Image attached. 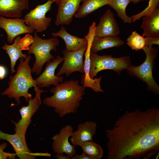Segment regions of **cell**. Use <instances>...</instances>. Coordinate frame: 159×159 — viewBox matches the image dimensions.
<instances>
[{
    "instance_id": "obj_3",
    "label": "cell",
    "mask_w": 159,
    "mask_h": 159,
    "mask_svg": "<svg viewBox=\"0 0 159 159\" xmlns=\"http://www.w3.org/2000/svg\"><path fill=\"white\" fill-rule=\"evenodd\" d=\"M31 59L30 55L26 58H20V62L15 74L11 75L8 84L9 87L1 94L6 95L10 98L15 99L19 105L20 103V97H24L27 102L28 100L32 98V95L29 93L30 88L33 87L36 93V95L41 98V93L47 91L40 90L37 85L32 75V69L29 65Z\"/></svg>"
},
{
    "instance_id": "obj_26",
    "label": "cell",
    "mask_w": 159,
    "mask_h": 159,
    "mask_svg": "<svg viewBox=\"0 0 159 159\" xmlns=\"http://www.w3.org/2000/svg\"><path fill=\"white\" fill-rule=\"evenodd\" d=\"M159 0H149L147 6L141 12L130 16L132 23L135 22L144 16L148 15L159 7Z\"/></svg>"
},
{
    "instance_id": "obj_10",
    "label": "cell",
    "mask_w": 159,
    "mask_h": 159,
    "mask_svg": "<svg viewBox=\"0 0 159 159\" xmlns=\"http://www.w3.org/2000/svg\"><path fill=\"white\" fill-rule=\"evenodd\" d=\"M28 104L19 110L21 119L17 122H12L15 125V133L25 137L27 128L31 123V118L39 109L41 104V98L35 95L33 98L28 100Z\"/></svg>"
},
{
    "instance_id": "obj_2",
    "label": "cell",
    "mask_w": 159,
    "mask_h": 159,
    "mask_svg": "<svg viewBox=\"0 0 159 159\" xmlns=\"http://www.w3.org/2000/svg\"><path fill=\"white\" fill-rule=\"evenodd\" d=\"M52 96L44 99L43 103L53 107L60 117L76 112L85 93V88L78 80L71 79L51 88Z\"/></svg>"
},
{
    "instance_id": "obj_31",
    "label": "cell",
    "mask_w": 159,
    "mask_h": 159,
    "mask_svg": "<svg viewBox=\"0 0 159 159\" xmlns=\"http://www.w3.org/2000/svg\"><path fill=\"white\" fill-rule=\"evenodd\" d=\"M7 73V71L5 67L0 65V79H3L5 77Z\"/></svg>"
},
{
    "instance_id": "obj_6",
    "label": "cell",
    "mask_w": 159,
    "mask_h": 159,
    "mask_svg": "<svg viewBox=\"0 0 159 159\" xmlns=\"http://www.w3.org/2000/svg\"><path fill=\"white\" fill-rule=\"evenodd\" d=\"M90 59L89 74L92 79L102 70H112L119 74L123 70L127 69L131 65L130 57L128 56L116 58L111 55H99L91 51Z\"/></svg>"
},
{
    "instance_id": "obj_4",
    "label": "cell",
    "mask_w": 159,
    "mask_h": 159,
    "mask_svg": "<svg viewBox=\"0 0 159 159\" xmlns=\"http://www.w3.org/2000/svg\"><path fill=\"white\" fill-rule=\"evenodd\" d=\"M59 42L56 37L43 39L38 36L36 31H34V41L27 52L29 54H34L35 57V62L32 69L33 73H35L37 75L40 74L44 64L50 62L54 58L51 52L57 51Z\"/></svg>"
},
{
    "instance_id": "obj_24",
    "label": "cell",
    "mask_w": 159,
    "mask_h": 159,
    "mask_svg": "<svg viewBox=\"0 0 159 159\" xmlns=\"http://www.w3.org/2000/svg\"><path fill=\"white\" fill-rule=\"evenodd\" d=\"M131 0H109V5L117 12L118 16L125 23H132L130 17L126 13V9Z\"/></svg>"
},
{
    "instance_id": "obj_20",
    "label": "cell",
    "mask_w": 159,
    "mask_h": 159,
    "mask_svg": "<svg viewBox=\"0 0 159 159\" xmlns=\"http://www.w3.org/2000/svg\"><path fill=\"white\" fill-rule=\"evenodd\" d=\"M124 44L123 41L117 36L103 37L95 36L92 43L91 51L97 53L104 49L120 47Z\"/></svg>"
},
{
    "instance_id": "obj_9",
    "label": "cell",
    "mask_w": 159,
    "mask_h": 159,
    "mask_svg": "<svg viewBox=\"0 0 159 159\" xmlns=\"http://www.w3.org/2000/svg\"><path fill=\"white\" fill-rule=\"evenodd\" d=\"M4 140L12 146L16 156L20 159H35L37 156L49 157L48 153H33L28 147L25 137L15 133L10 134L5 133L0 129V140Z\"/></svg>"
},
{
    "instance_id": "obj_21",
    "label": "cell",
    "mask_w": 159,
    "mask_h": 159,
    "mask_svg": "<svg viewBox=\"0 0 159 159\" xmlns=\"http://www.w3.org/2000/svg\"><path fill=\"white\" fill-rule=\"evenodd\" d=\"M109 0H82V4L75 14V17L82 18L100 8L108 5Z\"/></svg>"
},
{
    "instance_id": "obj_23",
    "label": "cell",
    "mask_w": 159,
    "mask_h": 159,
    "mask_svg": "<svg viewBox=\"0 0 159 159\" xmlns=\"http://www.w3.org/2000/svg\"><path fill=\"white\" fill-rule=\"evenodd\" d=\"M79 146L91 159H100L103 155V150L101 146L93 140L82 143Z\"/></svg>"
},
{
    "instance_id": "obj_12",
    "label": "cell",
    "mask_w": 159,
    "mask_h": 159,
    "mask_svg": "<svg viewBox=\"0 0 159 159\" xmlns=\"http://www.w3.org/2000/svg\"><path fill=\"white\" fill-rule=\"evenodd\" d=\"M58 6L55 23L56 26L69 24L78 10L82 0H52Z\"/></svg>"
},
{
    "instance_id": "obj_14",
    "label": "cell",
    "mask_w": 159,
    "mask_h": 159,
    "mask_svg": "<svg viewBox=\"0 0 159 159\" xmlns=\"http://www.w3.org/2000/svg\"><path fill=\"white\" fill-rule=\"evenodd\" d=\"M64 60L63 57L57 56L52 61L47 63L45 69L42 74L34 80L36 83L39 88L48 87L52 85L57 86L64 80L62 76L55 75V72L59 65Z\"/></svg>"
},
{
    "instance_id": "obj_32",
    "label": "cell",
    "mask_w": 159,
    "mask_h": 159,
    "mask_svg": "<svg viewBox=\"0 0 159 159\" xmlns=\"http://www.w3.org/2000/svg\"><path fill=\"white\" fill-rule=\"evenodd\" d=\"M55 157L59 159H70L71 158L69 156L66 155H65L64 154V153H60L57 154Z\"/></svg>"
},
{
    "instance_id": "obj_8",
    "label": "cell",
    "mask_w": 159,
    "mask_h": 159,
    "mask_svg": "<svg viewBox=\"0 0 159 159\" xmlns=\"http://www.w3.org/2000/svg\"><path fill=\"white\" fill-rule=\"evenodd\" d=\"M87 45L81 49L74 51H69L66 49L62 51L63 63L57 75L61 76L65 74L67 76L75 72L84 73V62L83 57Z\"/></svg>"
},
{
    "instance_id": "obj_18",
    "label": "cell",
    "mask_w": 159,
    "mask_h": 159,
    "mask_svg": "<svg viewBox=\"0 0 159 159\" xmlns=\"http://www.w3.org/2000/svg\"><path fill=\"white\" fill-rule=\"evenodd\" d=\"M53 37H59L64 41L66 49L69 51L78 50L87 45V42L85 38H80L72 35L67 31L64 26H62L57 32H52Z\"/></svg>"
},
{
    "instance_id": "obj_34",
    "label": "cell",
    "mask_w": 159,
    "mask_h": 159,
    "mask_svg": "<svg viewBox=\"0 0 159 159\" xmlns=\"http://www.w3.org/2000/svg\"><path fill=\"white\" fill-rule=\"evenodd\" d=\"M159 152H158L157 153V155H156L155 158V159H158L159 158Z\"/></svg>"
},
{
    "instance_id": "obj_11",
    "label": "cell",
    "mask_w": 159,
    "mask_h": 159,
    "mask_svg": "<svg viewBox=\"0 0 159 159\" xmlns=\"http://www.w3.org/2000/svg\"><path fill=\"white\" fill-rule=\"evenodd\" d=\"M73 132L72 126L67 125L63 127L59 133L53 137L52 147L54 153L56 154L65 153L71 159L75 155V146L71 144L69 140Z\"/></svg>"
},
{
    "instance_id": "obj_33",
    "label": "cell",
    "mask_w": 159,
    "mask_h": 159,
    "mask_svg": "<svg viewBox=\"0 0 159 159\" xmlns=\"http://www.w3.org/2000/svg\"><path fill=\"white\" fill-rule=\"evenodd\" d=\"M131 2L133 4H137L140 1H145L147 0H131Z\"/></svg>"
},
{
    "instance_id": "obj_1",
    "label": "cell",
    "mask_w": 159,
    "mask_h": 159,
    "mask_svg": "<svg viewBox=\"0 0 159 159\" xmlns=\"http://www.w3.org/2000/svg\"><path fill=\"white\" fill-rule=\"evenodd\" d=\"M108 159H148L159 150V109L126 111L105 131Z\"/></svg>"
},
{
    "instance_id": "obj_5",
    "label": "cell",
    "mask_w": 159,
    "mask_h": 159,
    "mask_svg": "<svg viewBox=\"0 0 159 159\" xmlns=\"http://www.w3.org/2000/svg\"><path fill=\"white\" fill-rule=\"evenodd\" d=\"M143 49L146 55L144 62L139 66L131 65L127 69V72L130 75L135 76L145 82L149 90L158 94L159 86L155 80L152 73L154 60L158 54V48H153L152 46L149 45Z\"/></svg>"
},
{
    "instance_id": "obj_22",
    "label": "cell",
    "mask_w": 159,
    "mask_h": 159,
    "mask_svg": "<svg viewBox=\"0 0 159 159\" xmlns=\"http://www.w3.org/2000/svg\"><path fill=\"white\" fill-rule=\"evenodd\" d=\"M20 39V37L18 36L14 39L12 44L9 45L5 44L2 47V49L6 51V53L10 58L11 72L12 74L16 72L14 69V67L17 61L21 57L25 59L27 56V54L22 52V51L18 46V42Z\"/></svg>"
},
{
    "instance_id": "obj_13",
    "label": "cell",
    "mask_w": 159,
    "mask_h": 159,
    "mask_svg": "<svg viewBox=\"0 0 159 159\" xmlns=\"http://www.w3.org/2000/svg\"><path fill=\"white\" fill-rule=\"evenodd\" d=\"M0 28L5 31L7 34V41L9 43H11L14 39L19 35L25 33L32 34L34 30L26 25L23 19H7L1 16Z\"/></svg>"
},
{
    "instance_id": "obj_17",
    "label": "cell",
    "mask_w": 159,
    "mask_h": 159,
    "mask_svg": "<svg viewBox=\"0 0 159 159\" xmlns=\"http://www.w3.org/2000/svg\"><path fill=\"white\" fill-rule=\"evenodd\" d=\"M28 7V0H0V16L20 18L23 11Z\"/></svg>"
},
{
    "instance_id": "obj_25",
    "label": "cell",
    "mask_w": 159,
    "mask_h": 159,
    "mask_svg": "<svg viewBox=\"0 0 159 159\" xmlns=\"http://www.w3.org/2000/svg\"><path fill=\"white\" fill-rule=\"evenodd\" d=\"M128 45L133 50L143 49L146 46L145 38L136 31H133L127 40Z\"/></svg>"
},
{
    "instance_id": "obj_28",
    "label": "cell",
    "mask_w": 159,
    "mask_h": 159,
    "mask_svg": "<svg viewBox=\"0 0 159 159\" xmlns=\"http://www.w3.org/2000/svg\"><path fill=\"white\" fill-rule=\"evenodd\" d=\"M6 143H3L0 145V159H14L16 156V153H12L4 151L6 148Z\"/></svg>"
},
{
    "instance_id": "obj_19",
    "label": "cell",
    "mask_w": 159,
    "mask_h": 159,
    "mask_svg": "<svg viewBox=\"0 0 159 159\" xmlns=\"http://www.w3.org/2000/svg\"><path fill=\"white\" fill-rule=\"evenodd\" d=\"M141 27L143 36L159 37V7L151 14L143 16Z\"/></svg>"
},
{
    "instance_id": "obj_30",
    "label": "cell",
    "mask_w": 159,
    "mask_h": 159,
    "mask_svg": "<svg viewBox=\"0 0 159 159\" xmlns=\"http://www.w3.org/2000/svg\"><path fill=\"white\" fill-rule=\"evenodd\" d=\"M72 159H91L86 154L83 152L80 155H75L72 158Z\"/></svg>"
},
{
    "instance_id": "obj_29",
    "label": "cell",
    "mask_w": 159,
    "mask_h": 159,
    "mask_svg": "<svg viewBox=\"0 0 159 159\" xmlns=\"http://www.w3.org/2000/svg\"><path fill=\"white\" fill-rule=\"evenodd\" d=\"M145 38L146 41V46L152 45L153 44H159V37H146Z\"/></svg>"
},
{
    "instance_id": "obj_16",
    "label": "cell",
    "mask_w": 159,
    "mask_h": 159,
    "mask_svg": "<svg viewBox=\"0 0 159 159\" xmlns=\"http://www.w3.org/2000/svg\"><path fill=\"white\" fill-rule=\"evenodd\" d=\"M96 123L92 121H87L79 124L77 129L73 131L71 137L72 144L79 146L83 142L92 140L97 129Z\"/></svg>"
},
{
    "instance_id": "obj_7",
    "label": "cell",
    "mask_w": 159,
    "mask_h": 159,
    "mask_svg": "<svg viewBox=\"0 0 159 159\" xmlns=\"http://www.w3.org/2000/svg\"><path fill=\"white\" fill-rule=\"evenodd\" d=\"M53 2L48 0L45 3L37 5L24 17L26 24L37 32H42L46 30L50 25L51 18L46 17V13L51 9Z\"/></svg>"
},
{
    "instance_id": "obj_15",
    "label": "cell",
    "mask_w": 159,
    "mask_h": 159,
    "mask_svg": "<svg viewBox=\"0 0 159 159\" xmlns=\"http://www.w3.org/2000/svg\"><path fill=\"white\" fill-rule=\"evenodd\" d=\"M120 32L113 14L110 9L107 10L96 26L95 36L99 37L117 36Z\"/></svg>"
},
{
    "instance_id": "obj_27",
    "label": "cell",
    "mask_w": 159,
    "mask_h": 159,
    "mask_svg": "<svg viewBox=\"0 0 159 159\" xmlns=\"http://www.w3.org/2000/svg\"><path fill=\"white\" fill-rule=\"evenodd\" d=\"M33 41L34 37L30 34L27 33L19 41L18 43V46L21 51L28 50Z\"/></svg>"
}]
</instances>
